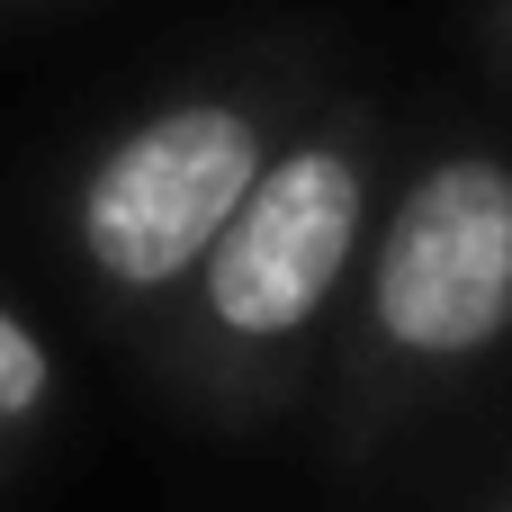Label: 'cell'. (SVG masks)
<instances>
[{"instance_id": "6da1fadb", "label": "cell", "mask_w": 512, "mask_h": 512, "mask_svg": "<svg viewBox=\"0 0 512 512\" xmlns=\"http://www.w3.org/2000/svg\"><path fill=\"white\" fill-rule=\"evenodd\" d=\"M252 171H261V126L225 99H180L126 126L72 207L81 261L126 297L180 288L198 252L216 243V225L234 216V198L252 189Z\"/></svg>"}, {"instance_id": "7a4b0ae2", "label": "cell", "mask_w": 512, "mask_h": 512, "mask_svg": "<svg viewBox=\"0 0 512 512\" xmlns=\"http://www.w3.org/2000/svg\"><path fill=\"white\" fill-rule=\"evenodd\" d=\"M351 243H360V171L342 153L261 162L252 189L234 198V216L216 225V243L198 252L216 333H234V342L297 333L333 297Z\"/></svg>"}, {"instance_id": "3957f363", "label": "cell", "mask_w": 512, "mask_h": 512, "mask_svg": "<svg viewBox=\"0 0 512 512\" xmlns=\"http://www.w3.org/2000/svg\"><path fill=\"white\" fill-rule=\"evenodd\" d=\"M378 324L432 360L486 351L512 324V171L450 162L396 207L378 252Z\"/></svg>"}, {"instance_id": "277c9868", "label": "cell", "mask_w": 512, "mask_h": 512, "mask_svg": "<svg viewBox=\"0 0 512 512\" xmlns=\"http://www.w3.org/2000/svg\"><path fill=\"white\" fill-rule=\"evenodd\" d=\"M45 396H54V351H45V333L0 297V441H18L36 414H45Z\"/></svg>"}]
</instances>
